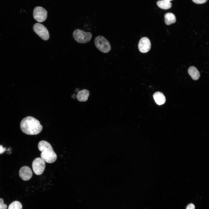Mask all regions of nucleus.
Returning a JSON list of instances; mask_svg holds the SVG:
<instances>
[{
	"label": "nucleus",
	"instance_id": "1",
	"mask_svg": "<svg viewBox=\"0 0 209 209\" xmlns=\"http://www.w3.org/2000/svg\"><path fill=\"white\" fill-rule=\"evenodd\" d=\"M20 128L22 131L26 134L35 135L39 133L43 127L39 121L33 117L28 116L22 120Z\"/></svg>",
	"mask_w": 209,
	"mask_h": 209
},
{
	"label": "nucleus",
	"instance_id": "2",
	"mask_svg": "<svg viewBox=\"0 0 209 209\" xmlns=\"http://www.w3.org/2000/svg\"><path fill=\"white\" fill-rule=\"evenodd\" d=\"M38 148L42 152L41 154V158L45 161L51 163L56 161L57 155L49 143L45 140L41 141L38 143Z\"/></svg>",
	"mask_w": 209,
	"mask_h": 209
},
{
	"label": "nucleus",
	"instance_id": "3",
	"mask_svg": "<svg viewBox=\"0 0 209 209\" xmlns=\"http://www.w3.org/2000/svg\"><path fill=\"white\" fill-rule=\"evenodd\" d=\"M94 43L96 48L103 53H107L111 50L110 43L102 36L99 35L96 37L95 39Z\"/></svg>",
	"mask_w": 209,
	"mask_h": 209
},
{
	"label": "nucleus",
	"instance_id": "4",
	"mask_svg": "<svg viewBox=\"0 0 209 209\" xmlns=\"http://www.w3.org/2000/svg\"><path fill=\"white\" fill-rule=\"evenodd\" d=\"M73 36L76 41L80 43H85L90 41L92 34L89 32H85L80 29H76L73 33Z\"/></svg>",
	"mask_w": 209,
	"mask_h": 209
},
{
	"label": "nucleus",
	"instance_id": "5",
	"mask_svg": "<svg viewBox=\"0 0 209 209\" xmlns=\"http://www.w3.org/2000/svg\"><path fill=\"white\" fill-rule=\"evenodd\" d=\"M33 29L34 32L42 39L48 40L49 38V34L46 28L43 24L36 23L34 24Z\"/></svg>",
	"mask_w": 209,
	"mask_h": 209
},
{
	"label": "nucleus",
	"instance_id": "6",
	"mask_svg": "<svg viewBox=\"0 0 209 209\" xmlns=\"http://www.w3.org/2000/svg\"><path fill=\"white\" fill-rule=\"evenodd\" d=\"M46 166L45 161L41 158L38 157L33 161L32 166L34 173L37 175H40L44 170Z\"/></svg>",
	"mask_w": 209,
	"mask_h": 209
},
{
	"label": "nucleus",
	"instance_id": "7",
	"mask_svg": "<svg viewBox=\"0 0 209 209\" xmlns=\"http://www.w3.org/2000/svg\"><path fill=\"white\" fill-rule=\"evenodd\" d=\"M47 12L44 8L40 6L35 8L33 12L34 19L39 22L44 21L47 17Z\"/></svg>",
	"mask_w": 209,
	"mask_h": 209
},
{
	"label": "nucleus",
	"instance_id": "8",
	"mask_svg": "<svg viewBox=\"0 0 209 209\" xmlns=\"http://www.w3.org/2000/svg\"><path fill=\"white\" fill-rule=\"evenodd\" d=\"M138 46L139 50L140 52L143 53H147L151 48L150 41L147 37H143L140 39Z\"/></svg>",
	"mask_w": 209,
	"mask_h": 209
},
{
	"label": "nucleus",
	"instance_id": "9",
	"mask_svg": "<svg viewBox=\"0 0 209 209\" xmlns=\"http://www.w3.org/2000/svg\"><path fill=\"white\" fill-rule=\"evenodd\" d=\"M19 174L20 178L25 181L30 180L33 175L31 169L28 167L26 166H23L20 168Z\"/></svg>",
	"mask_w": 209,
	"mask_h": 209
},
{
	"label": "nucleus",
	"instance_id": "10",
	"mask_svg": "<svg viewBox=\"0 0 209 209\" xmlns=\"http://www.w3.org/2000/svg\"><path fill=\"white\" fill-rule=\"evenodd\" d=\"M154 99L156 103L159 105L164 104L165 102L166 98L164 94L160 92H157L153 95Z\"/></svg>",
	"mask_w": 209,
	"mask_h": 209
},
{
	"label": "nucleus",
	"instance_id": "11",
	"mask_svg": "<svg viewBox=\"0 0 209 209\" xmlns=\"http://www.w3.org/2000/svg\"><path fill=\"white\" fill-rule=\"evenodd\" d=\"M89 95V91L86 89H83L78 92L77 98L78 100L80 102L87 101Z\"/></svg>",
	"mask_w": 209,
	"mask_h": 209
},
{
	"label": "nucleus",
	"instance_id": "12",
	"mask_svg": "<svg viewBox=\"0 0 209 209\" xmlns=\"http://www.w3.org/2000/svg\"><path fill=\"white\" fill-rule=\"evenodd\" d=\"M188 73L192 78L194 80H198L200 77V74L197 68L194 66L189 67L188 70Z\"/></svg>",
	"mask_w": 209,
	"mask_h": 209
},
{
	"label": "nucleus",
	"instance_id": "13",
	"mask_svg": "<svg viewBox=\"0 0 209 209\" xmlns=\"http://www.w3.org/2000/svg\"><path fill=\"white\" fill-rule=\"evenodd\" d=\"M165 21L167 25H170L176 21L175 15L172 13H168L165 15Z\"/></svg>",
	"mask_w": 209,
	"mask_h": 209
},
{
	"label": "nucleus",
	"instance_id": "14",
	"mask_svg": "<svg viewBox=\"0 0 209 209\" xmlns=\"http://www.w3.org/2000/svg\"><path fill=\"white\" fill-rule=\"evenodd\" d=\"M157 6L161 8L167 10L170 8L172 4L170 1L165 0L159 1L157 3Z\"/></svg>",
	"mask_w": 209,
	"mask_h": 209
},
{
	"label": "nucleus",
	"instance_id": "15",
	"mask_svg": "<svg viewBox=\"0 0 209 209\" xmlns=\"http://www.w3.org/2000/svg\"><path fill=\"white\" fill-rule=\"evenodd\" d=\"M22 205L18 201H15L12 203L9 206L8 209H22Z\"/></svg>",
	"mask_w": 209,
	"mask_h": 209
},
{
	"label": "nucleus",
	"instance_id": "16",
	"mask_svg": "<svg viewBox=\"0 0 209 209\" xmlns=\"http://www.w3.org/2000/svg\"><path fill=\"white\" fill-rule=\"evenodd\" d=\"M7 206L4 204L3 200L2 198H0V209H7Z\"/></svg>",
	"mask_w": 209,
	"mask_h": 209
},
{
	"label": "nucleus",
	"instance_id": "17",
	"mask_svg": "<svg viewBox=\"0 0 209 209\" xmlns=\"http://www.w3.org/2000/svg\"><path fill=\"white\" fill-rule=\"evenodd\" d=\"M193 1L197 4H202L206 2L208 0H192Z\"/></svg>",
	"mask_w": 209,
	"mask_h": 209
},
{
	"label": "nucleus",
	"instance_id": "18",
	"mask_svg": "<svg viewBox=\"0 0 209 209\" xmlns=\"http://www.w3.org/2000/svg\"><path fill=\"white\" fill-rule=\"evenodd\" d=\"M186 209H195V206L193 204L190 203L187 206Z\"/></svg>",
	"mask_w": 209,
	"mask_h": 209
},
{
	"label": "nucleus",
	"instance_id": "19",
	"mask_svg": "<svg viewBox=\"0 0 209 209\" xmlns=\"http://www.w3.org/2000/svg\"><path fill=\"white\" fill-rule=\"evenodd\" d=\"M6 150V148L3 147L2 145H0V154L3 153Z\"/></svg>",
	"mask_w": 209,
	"mask_h": 209
},
{
	"label": "nucleus",
	"instance_id": "20",
	"mask_svg": "<svg viewBox=\"0 0 209 209\" xmlns=\"http://www.w3.org/2000/svg\"><path fill=\"white\" fill-rule=\"evenodd\" d=\"M166 0V1H172V0Z\"/></svg>",
	"mask_w": 209,
	"mask_h": 209
}]
</instances>
